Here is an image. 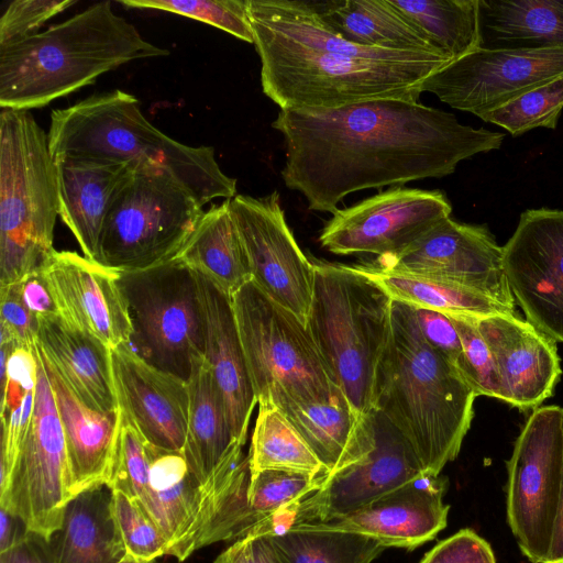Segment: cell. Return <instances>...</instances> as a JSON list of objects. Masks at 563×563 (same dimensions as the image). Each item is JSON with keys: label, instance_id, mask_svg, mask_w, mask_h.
<instances>
[{"label": "cell", "instance_id": "obj_13", "mask_svg": "<svg viewBox=\"0 0 563 563\" xmlns=\"http://www.w3.org/2000/svg\"><path fill=\"white\" fill-rule=\"evenodd\" d=\"M563 76V46L478 48L428 77L421 90L478 118Z\"/></svg>", "mask_w": 563, "mask_h": 563}, {"label": "cell", "instance_id": "obj_34", "mask_svg": "<svg viewBox=\"0 0 563 563\" xmlns=\"http://www.w3.org/2000/svg\"><path fill=\"white\" fill-rule=\"evenodd\" d=\"M453 60L481 48L479 0H389Z\"/></svg>", "mask_w": 563, "mask_h": 563}, {"label": "cell", "instance_id": "obj_45", "mask_svg": "<svg viewBox=\"0 0 563 563\" xmlns=\"http://www.w3.org/2000/svg\"><path fill=\"white\" fill-rule=\"evenodd\" d=\"M0 563H55L51 541L24 531L5 551L0 553Z\"/></svg>", "mask_w": 563, "mask_h": 563}, {"label": "cell", "instance_id": "obj_37", "mask_svg": "<svg viewBox=\"0 0 563 563\" xmlns=\"http://www.w3.org/2000/svg\"><path fill=\"white\" fill-rule=\"evenodd\" d=\"M135 9L162 10L198 20L254 44L247 0H122Z\"/></svg>", "mask_w": 563, "mask_h": 563}, {"label": "cell", "instance_id": "obj_48", "mask_svg": "<svg viewBox=\"0 0 563 563\" xmlns=\"http://www.w3.org/2000/svg\"><path fill=\"white\" fill-rule=\"evenodd\" d=\"M16 521L18 518L0 508V553L9 549L26 531L19 533Z\"/></svg>", "mask_w": 563, "mask_h": 563}, {"label": "cell", "instance_id": "obj_14", "mask_svg": "<svg viewBox=\"0 0 563 563\" xmlns=\"http://www.w3.org/2000/svg\"><path fill=\"white\" fill-rule=\"evenodd\" d=\"M369 420L372 450L356 463L324 476L320 488L289 508L275 527L329 522L427 475L407 440L379 410L373 409Z\"/></svg>", "mask_w": 563, "mask_h": 563}, {"label": "cell", "instance_id": "obj_38", "mask_svg": "<svg viewBox=\"0 0 563 563\" xmlns=\"http://www.w3.org/2000/svg\"><path fill=\"white\" fill-rule=\"evenodd\" d=\"M111 512L125 554L143 563L168 554L167 539L136 500L111 489Z\"/></svg>", "mask_w": 563, "mask_h": 563}, {"label": "cell", "instance_id": "obj_40", "mask_svg": "<svg viewBox=\"0 0 563 563\" xmlns=\"http://www.w3.org/2000/svg\"><path fill=\"white\" fill-rule=\"evenodd\" d=\"M75 3V0L12 1L0 18V45L40 33L46 21Z\"/></svg>", "mask_w": 563, "mask_h": 563}, {"label": "cell", "instance_id": "obj_9", "mask_svg": "<svg viewBox=\"0 0 563 563\" xmlns=\"http://www.w3.org/2000/svg\"><path fill=\"white\" fill-rule=\"evenodd\" d=\"M202 207L166 169L135 164L110 205L97 263L134 272L176 258L202 217Z\"/></svg>", "mask_w": 563, "mask_h": 563}, {"label": "cell", "instance_id": "obj_17", "mask_svg": "<svg viewBox=\"0 0 563 563\" xmlns=\"http://www.w3.org/2000/svg\"><path fill=\"white\" fill-rule=\"evenodd\" d=\"M229 201L252 280L271 299L308 324L314 264L303 254L288 227L278 192L262 198L235 195Z\"/></svg>", "mask_w": 563, "mask_h": 563}, {"label": "cell", "instance_id": "obj_29", "mask_svg": "<svg viewBox=\"0 0 563 563\" xmlns=\"http://www.w3.org/2000/svg\"><path fill=\"white\" fill-rule=\"evenodd\" d=\"M51 544L55 563H119L125 549L111 512V489L96 486L74 497Z\"/></svg>", "mask_w": 563, "mask_h": 563}, {"label": "cell", "instance_id": "obj_49", "mask_svg": "<svg viewBox=\"0 0 563 563\" xmlns=\"http://www.w3.org/2000/svg\"><path fill=\"white\" fill-rule=\"evenodd\" d=\"M119 563H143V562H139L135 559H133L132 556L125 554Z\"/></svg>", "mask_w": 563, "mask_h": 563}, {"label": "cell", "instance_id": "obj_22", "mask_svg": "<svg viewBox=\"0 0 563 563\" xmlns=\"http://www.w3.org/2000/svg\"><path fill=\"white\" fill-rule=\"evenodd\" d=\"M445 485L440 475H423L323 523L371 537L385 548L413 550L446 527L450 506L443 501Z\"/></svg>", "mask_w": 563, "mask_h": 563}, {"label": "cell", "instance_id": "obj_43", "mask_svg": "<svg viewBox=\"0 0 563 563\" xmlns=\"http://www.w3.org/2000/svg\"><path fill=\"white\" fill-rule=\"evenodd\" d=\"M413 310L421 334L428 344L457 368L462 357V344L450 317L428 309Z\"/></svg>", "mask_w": 563, "mask_h": 563}, {"label": "cell", "instance_id": "obj_26", "mask_svg": "<svg viewBox=\"0 0 563 563\" xmlns=\"http://www.w3.org/2000/svg\"><path fill=\"white\" fill-rule=\"evenodd\" d=\"M53 388L63 426L74 497L107 485L112 475L120 410L102 413L82 404L48 364L36 345Z\"/></svg>", "mask_w": 563, "mask_h": 563}, {"label": "cell", "instance_id": "obj_44", "mask_svg": "<svg viewBox=\"0 0 563 563\" xmlns=\"http://www.w3.org/2000/svg\"><path fill=\"white\" fill-rule=\"evenodd\" d=\"M213 563H278L267 533L258 531L234 541Z\"/></svg>", "mask_w": 563, "mask_h": 563}, {"label": "cell", "instance_id": "obj_21", "mask_svg": "<svg viewBox=\"0 0 563 563\" xmlns=\"http://www.w3.org/2000/svg\"><path fill=\"white\" fill-rule=\"evenodd\" d=\"M476 321L495 357L501 401L526 412L553 396L562 375L553 339L516 313Z\"/></svg>", "mask_w": 563, "mask_h": 563}, {"label": "cell", "instance_id": "obj_5", "mask_svg": "<svg viewBox=\"0 0 563 563\" xmlns=\"http://www.w3.org/2000/svg\"><path fill=\"white\" fill-rule=\"evenodd\" d=\"M261 59L263 92L280 110L340 108L363 101L417 100L422 82L452 60L354 58L308 48L251 25Z\"/></svg>", "mask_w": 563, "mask_h": 563}, {"label": "cell", "instance_id": "obj_32", "mask_svg": "<svg viewBox=\"0 0 563 563\" xmlns=\"http://www.w3.org/2000/svg\"><path fill=\"white\" fill-rule=\"evenodd\" d=\"M278 563H372L386 549L371 537L325 523H297L265 531Z\"/></svg>", "mask_w": 563, "mask_h": 563}, {"label": "cell", "instance_id": "obj_33", "mask_svg": "<svg viewBox=\"0 0 563 563\" xmlns=\"http://www.w3.org/2000/svg\"><path fill=\"white\" fill-rule=\"evenodd\" d=\"M356 266L383 288L393 301L413 308L433 310L450 316L476 318L497 313H516L488 296L457 283L387 272L372 264Z\"/></svg>", "mask_w": 563, "mask_h": 563}, {"label": "cell", "instance_id": "obj_36", "mask_svg": "<svg viewBox=\"0 0 563 563\" xmlns=\"http://www.w3.org/2000/svg\"><path fill=\"white\" fill-rule=\"evenodd\" d=\"M563 110V76L540 86L481 119L519 136L536 128L554 130Z\"/></svg>", "mask_w": 563, "mask_h": 563}, {"label": "cell", "instance_id": "obj_7", "mask_svg": "<svg viewBox=\"0 0 563 563\" xmlns=\"http://www.w3.org/2000/svg\"><path fill=\"white\" fill-rule=\"evenodd\" d=\"M59 216L48 135L25 110L0 113V286L43 271Z\"/></svg>", "mask_w": 563, "mask_h": 563}, {"label": "cell", "instance_id": "obj_28", "mask_svg": "<svg viewBox=\"0 0 563 563\" xmlns=\"http://www.w3.org/2000/svg\"><path fill=\"white\" fill-rule=\"evenodd\" d=\"M314 5L322 21L353 44L444 55L389 0L314 1Z\"/></svg>", "mask_w": 563, "mask_h": 563}, {"label": "cell", "instance_id": "obj_4", "mask_svg": "<svg viewBox=\"0 0 563 563\" xmlns=\"http://www.w3.org/2000/svg\"><path fill=\"white\" fill-rule=\"evenodd\" d=\"M47 135L53 157L66 155L164 168L202 206L236 194V179L222 172L212 147H194L169 137L144 117L137 99L122 90L96 93L52 111Z\"/></svg>", "mask_w": 563, "mask_h": 563}, {"label": "cell", "instance_id": "obj_23", "mask_svg": "<svg viewBox=\"0 0 563 563\" xmlns=\"http://www.w3.org/2000/svg\"><path fill=\"white\" fill-rule=\"evenodd\" d=\"M195 273V272H194ZM196 274L203 321V355L223 398L233 438L245 444L257 404L232 307V299Z\"/></svg>", "mask_w": 563, "mask_h": 563}, {"label": "cell", "instance_id": "obj_2", "mask_svg": "<svg viewBox=\"0 0 563 563\" xmlns=\"http://www.w3.org/2000/svg\"><path fill=\"white\" fill-rule=\"evenodd\" d=\"M476 397L456 366L424 340L413 308L393 301L374 409L404 435L427 475L439 476L459 455Z\"/></svg>", "mask_w": 563, "mask_h": 563}, {"label": "cell", "instance_id": "obj_31", "mask_svg": "<svg viewBox=\"0 0 563 563\" xmlns=\"http://www.w3.org/2000/svg\"><path fill=\"white\" fill-rule=\"evenodd\" d=\"M481 47L563 46V0H479Z\"/></svg>", "mask_w": 563, "mask_h": 563}, {"label": "cell", "instance_id": "obj_41", "mask_svg": "<svg viewBox=\"0 0 563 563\" xmlns=\"http://www.w3.org/2000/svg\"><path fill=\"white\" fill-rule=\"evenodd\" d=\"M37 330L38 319L24 302L19 283L0 286V339L33 349Z\"/></svg>", "mask_w": 563, "mask_h": 563}, {"label": "cell", "instance_id": "obj_47", "mask_svg": "<svg viewBox=\"0 0 563 563\" xmlns=\"http://www.w3.org/2000/svg\"><path fill=\"white\" fill-rule=\"evenodd\" d=\"M540 563H563V484L550 548Z\"/></svg>", "mask_w": 563, "mask_h": 563}, {"label": "cell", "instance_id": "obj_12", "mask_svg": "<svg viewBox=\"0 0 563 563\" xmlns=\"http://www.w3.org/2000/svg\"><path fill=\"white\" fill-rule=\"evenodd\" d=\"M507 519L531 563L545 558L563 484V408L531 411L507 462Z\"/></svg>", "mask_w": 563, "mask_h": 563}, {"label": "cell", "instance_id": "obj_8", "mask_svg": "<svg viewBox=\"0 0 563 563\" xmlns=\"http://www.w3.org/2000/svg\"><path fill=\"white\" fill-rule=\"evenodd\" d=\"M258 406L329 401L340 389L307 323L253 282L231 296Z\"/></svg>", "mask_w": 563, "mask_h": 563}, {"label": "cell", "instance_id": "obj_18", "mask_svg": "<svg viewBox=\"0 0 563 563\" xmlns=\"http://www.w3.org/2000/svg\"><path fill=\"white\" fill-rule=\"evenodd\" d=\"M503 263L526 320L563 343V210H525L503 246Z\"/></svg>", "mask_w": 563, "mask_h": 563}, {"label": "cell", "instance_id": "obj_11", "mask_svg": "<svg viewBox=\"0 0 563 563\" xmlns=\"http://www.w3.org/2000/svg\"><path fill=\"white\" fill-rule=\"evenodd\" d=\"M34 404L27 430L0 508L18 518L27 532L47 542L62 527L74 498L63 426L40 355Z\"/></svg>", "mask_w": 563, "mask_h": 563}, {"label": "cell", "instance_id": "obj_30", "mask_svg": "<svg viewBox=\"0 0 563 563\" xmlns=\"http://www.w3.org/2000/svg\"><path fill=\"white\" fill-rule=\"evenodd\" d=\"M176 258L230 297L252 280L229 199L203 212Z\"/></svg>", "mask_w": 563, "mask_h": 563}, {"label": "cell", "instance_id": "obj_25", "mask_svg": "<svg viewBox=\"0 0 563 563\" xmlns=\"http://www.w3.org/2000/svg\"><path fill=\"white\" fill-rule=\"evenodd\" d=\"M37 319L36 345L75 396L95 411H119L111 350L58 314Z\"/></svg>", "mask_w": 563, "mask_h": 563}, {"label": "cell", "instance_id": "obj_19", "mask_svg": "<svg viewBox=\"0 0 563 563\" xmlns=\"http://www.w3.org/2000/svg\"><path fill=\"white\" fill-rule=\"evenodd\" d=\"M58 316L110 350L131 343L133 325L120 273L75 252H56L43 269Z\"/></svg>", "mask_w": 563, "mask_h": 563}, {"label": "cell", "instance_id": "obj_46", "mask_svg": "<svg viewBox=\"0 0 563 563\" xmlns=\"http://www.w3.org/2000/svg\"><path fill=\"white\" fill-rule=\"evenodd\" d=\"M18 283L24 302L37 318L58 314L43 271L26 275Z\"/></svg>", "mask_w": 563, "mask_h": 563}, {"label": "cell", "instance_id": "obj_1", "mask_svg": "<svg viewBox=\"0 0 563 563\" xmlns=\"http://www.w3.org/2000/svg\"><path fill=\"white\" fill-rule=\"evenodd\" d=\"M272 126L284 139L286 187L300 192L309 210L332 213L358 190L451 175L462 161L499 150L505 139L397 98L279 110Z\"/></svg>", "mask_w": 563, "mask_h": 563}, {"label": "cell", "instance_id": "obj_20", "mask_svg": "<svg viewBox=\"0 0 563 563\" xmlns=\"http://www.w3.org/2000/svg\"><path fill=\"white\" fill-rule=\"evenodd\" d=\"M111 360L120 411L147 443L183 452L189 406L187 380L148 364L130 344L111 350Z\"/></svg>", "mask_w": 563, "mask_h": 563}, {"label": "cell", "instance_id": "obj_6", "mask_svg": "<svg viewBox=\"0 0 563 563\" xmlns=\"http://www.w3.org/2000/svg\"><path fill=\"white\" fill-rule=\"evenodd\" d=\"M308 327L354 411L375 408L378 365L391 325L393 300L357 266L317 262Z\"/></svg>", "mask_w": 563, "mask_h": 563}, {"label": "cell", "instance_id": "obj_27", "mask_svg": "<svg viewBox=\"0 0 563 563\" xmlns=\"http://www.w3.org/2000/svg\"><path fill=\"white\" fill-rule=\"evenodd\" d=\"M323 464L327 476L362 460L373 446L369 413L362 418L338 389L325 402L278 409Z\"/></svg>", "mask_w": 563, "mask_h": 563}, {"label": "cell", "instance_id": "obj_10", "mask_svg": "<svg viewBox=\"0 0 563 563\" xmlns=\"http://www.w3.org/2000/svg\"><path fill=\"white\" fill-rule=\"evenodd\" d=\"M133 325L131 342L148 364L187 380L203 355V321L196 274L174 258L119 272Z\"/></svg>", "mask_w": 563, "mask_h": 563}, {"label": "cell", "instance_id": "obj_24", "mask_svg": "<svg viewBox=\"0 0 563 563\" xmlns=\"http://www.w3.org/2000/svg\"><path fill=\"white\" fill-rule=\"evenodd\" d=\"M59 217L86 258L97 262L110 205L136 163L75 156L54 157Z\"/></svg>", "mask_w": 563, "mask_h": 563}, {"label": "cell", "instance_id": "obj_42", "mask_svg": "<svg viewBox=\"0 0 563 563\" xmlns=\"http://www.w3.org/2000/svg\"><path fill=\"white\" fill-rule=\"evenodd\" d=\"M419 563H496L490 545L471 529L440 541Z\"/></svg>", "mask_w": 563, "mask_h": 563}, {"label": "cell", "instance_id": "obj_15", "mask_svg": "<svg viewBox=\"0 0 563 563\" xmlns=\"http://www.w3.org/2000/svg\"><path fill=\"white\" fill-rule=\"evenodd\" d=\"M372 265L457 283L516 312L504 269L503 246L485 224L461 223L448 217L402 251L379 256Z\"/></svg>", "mask_w": 563, "mask_h": 563}, {"label": "cell", "instance_id": "obj_35", "mask_svg": "<svg viewBox=\"0 0 563 563\" xmlns=\"http://www.w3.org/2000/svg\"><path fill=\"white\" fill-rule=\"evenodd\" d=\"M247 459L251 475L282 470L327 476L325 467L299 432L271 406H258Z\"/></svg>", "mask_w": 563, "mask_h": 563}, {"label": "cell", "instance_id": "obj_3", "mask_svg": "<svg viewBox=\"0 0 563 563\" xmlns=\"http://www.w3.org/2000/svg\"><path fill=\"white\" fill-rule=\"evenodd\" d=\"M168 54L110 1H101L44 32L0 45V107L42 108L121 65Z\"/></svg>", "mask_w": 563, "mask_h": 563}, {"label": "cell", "instance_id": "obj_16", "mask_svg": "<svg viewBox=\"0 0 563 563\" xmlns=\"http://www.w3.org/2000/svg\"><path fill=\"white\" fill-rule=\"evenodd\" d=\"M451 212L452 206L440 190L393 187L338 209L323 227L319 242L336 255H391Z\"/></svg>", "mask_w": 563, "mask_h": 563}, {"label": "cell", "instance_id": "obj_39", "mask_svg": "<svg viewBox=\"0 0 563 563\" xmlns=\"http://www.w3.org/2000/svg\"><path fill=\"white\" fill-rule=\"evenodd\" d=\"M462 344L457 369L476 396L493 397L501 401V389L495 357L482 335L476 317L450 316Z\"/></svg>", "mask_w": 563, "mask_h": 563}]
</instances>
